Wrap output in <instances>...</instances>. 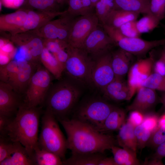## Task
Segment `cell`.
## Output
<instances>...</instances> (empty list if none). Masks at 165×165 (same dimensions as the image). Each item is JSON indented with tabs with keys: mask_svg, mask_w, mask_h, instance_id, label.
Wrapping results in <instances>:
<instances>
[{
	"mask_svg": "<svg viewBox=\"0 0 165 165\" xmlns=\"http://www.w3.org/2000/svg\"><path fill=\"white\" fill-rule=\"evenodd\" d=\"M161 101L163 106L165 108V93L163 94L161 97Z\"/></svg>",
	"mask_w": 165,
	"mask_h": 165,
	"instance_id": "cell-57",
	"label": "cell"
},
{
	"mask_svg": "<svg viewBox=\"0 0 165 165\" xmlns=\"http://www.w3.org/2000/svg\"><path fill=\"white\" fill-rule=\"evenodd\" d=\"M115 107L102 100H91L80 106L74 119L100 132L105 119Z\"/></svg>",
	"mask_w": 165,
	"mask_h": 165,
	"instance_id": "cell-7",
	"label": "cell"
},
{
	"mask_svg": "<svg viewBox=\"0 0 165 165\" xmlns=\"http://www.w3.org/2000/svg\"><path fill=\"white\" fill-rule=\"evenodd\" d=\"M40 108L27 106L23 102L7 127L4 136L13 142H20L33 158L38 146Z\"/></svg>",
	"mask_w": 165,
	"mask_h": 165,
	"instance_id": "cell-2",
	"label": "cell"
},
{
	"mask_svg": "<svg viewBox=\"0 0 165 165\" xmlns=\"http://www.w3.org/2000/svg\"><path fill=\"white\" fill-rule=\"evenodd\" d=\"M112 65L115 78H123L128 73L131 54L119 48L112 52Z\"/></svg>",
	"mask_w": 165,
	"mask_h": 165,
	"instance_id": "cell-20",
	"label": "cell"
},
{
	"mask_svg": "<svg viewBox=\"0 0 165 165\" xmlns=\"http://www.w3.org/2000/svg\"><path fill=\"white\" fill-rule=\"evenodd\" d=\"M103 153L72 154L68 159L63 161V165H99L104 157Z\"/></svg>",
	"mask_w": 165,
	"mask_h": 165,
	"instance_id": "cell-27",
	"label": "cell"
},
{
	"mask_svg": "<svg viewBox=\"0 0 165 165\" xmlns=\"http://www.w3.org/2000/svg\"><path fill=\"white\" fill-rule=\"evenodd\" d=\"M2 2L0 1V11H1L2 9Z\"/></svg>",
	"mask_w": 165,
	"mask_h": 165,
	"instance_id": "cell-59",
	"label": "cell"
},
{
	"mask_svg": "<svg viewBox=\"0 0 165 165\" xmlns=\"http://www.w3.org/2000/svg\"><path fill=\"white\" fill-rule=\"evenodd\" d=\"M99 165H116L113 157L104 156L100 161Z\"/></svg>",
	"mask_w": 165,
	"mask_h": 165,
	"instance_id": "cell-53",
	"label": "cell"
},
{
	"mask_svg": "<svg viewBox=\"0 0 165 165\" xmlns=\"http://www.w3.org/2000/svg\"><path fill=\"white\" fill-rule=\"evenodd\" d=\"M68 54L64 71L72 79L82 84L91 82V72L94 61L82 49L68 45Z\"/></svg>",
	"mask_w": 165,
	"mask_h": 165,
	"instance_id": "cell-5",
	"label": "cell"
},
{
	"mask_svg": "<svg viewBox=\"0 0 165 165\" xmlns=\"http://www.w3.org/2000/svg\"><path fill=\"white\" fill-rule=\"evenodd\" d=\"M57 119L46 110L42 119L41 133L38 139L39 147L64 159L67 147V139L61 130Z\"/></svg>",
	"mask_w": 165,
	"mask_h": 165,
	"instance_id": "cell-4",
	"label": "cell"
},
{
	"mask_svg": "<svg viewBox=\"0 0 165 165\" xmlns=\"http://www.w3.org/2000/svg\"><path fill=\"white\" fill-rule=\"evenodd\" d=\"M51 81L50 72L39 64L24 93L23 103L32 107L42 104L45 101Z\"/></svg>",
	"mask_w": 165,
	"mask_h": 165,
	"instance_id": "cell-6",
	"label": "cell"
},
{
	"mask_svg": "<svg viewBox=\"0 0 165 165\" xmlns=\"http://www.w3.org/2000/svg\"><path fill=\"white\" fill-rule=\"evenodd\" d=\"M67 136V148L72 154L103 153L115 145L116 141L111 134L98 131L75 119L57 120Z\"/></svg>",
	"mask_w": 165,
	"mask_h": 165,
	"instance_id": "cell-1",
	"label": "cell"
},
{
	"mask_svg": "<svg viewBox=\"0 0 165 165\" xmlns=\"http://www.w3.org/2000/svg\"><path fill=\"white\" fill-rule=\"evenodd\" d=\"M15 146L12 153L0 162V165H34V160L25 148L20 142H15Z\"/></svg>",
	"mask_w": 165,
	"mask_h": 165,
	"instance_id": "cell-21",
	"label": "cell"
},
{
	"mask_svg": "<svg viewBox=\"0 0 165 165\" xmlns=\"http://www.w3.org/2000/svg\"><path fill=\"white\" fill-rule=\"evenodd\" d=\"M159 117L157 115L152 112L145 114L142 124L147 129L153 132L158 126Z\"/></svg>",
	"mask_w": 165,
	"mask_h": 165,
	"instance_id": "cell-43",
	"label": "cell"
},
{
	"mask_svg": "<svg viewBox=\"0 0 165 165\" xmlns=\"http://www.w3.org/2000/svg\"><path fill=\"white\" fill-rule=\"evenodd\" d=\"M15 146L13 142L6 137L0 136V162L7 157L12 152Z\"/></svg>",
	"mask_w": 165,
	"mask_h": 165,
	"instance_id": "cell-39",
	"label": "cell"
},
{
	"mask_svg": "<svg viewBox=\"0 0 165 165\" xmlns=\"http://www.w3.org/2000/svg\"><path fill=\"white\" fill-rule=\"evenodd\" d=\"M27 10L28 15L26 22L23 27L17 33L38 29L55 17L60 16L66 11L65 10L64 11L51 12Z\"/></svg>",
	"mask_w": 165,
	"mask_h": 165,
	"instance_id": "cell-17",
	"label": "cell"
},
{
	"mask_svg": "<svg viewBox=\"0 0 165 165\" xmlns=\"http://www.w3.org/2000/svg\"><path fill=\"white\" fill-rule=\"evenodd\" d=\"M139 14L123 10L115 9L109 14L101 25L105 24L119 28L128 22L136 20Z\"/></svg>",
	"mask_w": 165,
	"mask_h": 165,
	"instance_id": "cell-22",
	"label": "cell"
},
{
	"mask_svg": "<svg viewBox=\"0 0 165 165\" xmlns=\"http://www.w3.org/2000/svg\"><path fill=\"white\" fill-rule=\"evenodd\" d=\"M116 165H138L140 163L137 155L123 148L112 146L111 148Z\"/></svg>",
	"mask_w": 165,
	"mask_h": 165,
	"instance_id": "cell-28",
	"label": "cell"
},
{
	"mask_svg": "<svg viewBox=\"0 0 165 165\" xmlns=\"http://www.w3.org/2000/svg\"><path fill=\"white\" fill-rule=\"evenodd\" d=\"M105 31L116 45L118 42L125 36L119 28L111 27L105 24L101 25Z\"/></svg>",
	"mask_w": 165,
	"mask_h": 165,
	"instance_id": "cell-45",
	"label": "cell"
},
{
	"mask_svg": "<svg viewBox=\"0 0 165 165\" xmlns=\"http://www.w3.org/2000/svg\"><path fill=\"white\" fill-rule=\"evenodd\" d=\"M141 86L165 92V78L152 72Z\"/></svg>",
	"mask_w": 165,
	"mask_h": 165,
	"instance_id": "cell-35",
	"label": "cell"
},
{
	"mask_svg": "<svg viewBox=\"0 0 165 165\" xmlns=\"http://www.w3.org/2000/svg\"><path fill=\"white\" fill-rule=\"evenodd\" d=\"M160 59L165 63V46L162 52Z\"/></svg>",
	"mask_w": 165,
	"mask_h": 165,
	"instance_id": "cell-55",
	"label": "cell"
},
{
	"mask_svg": "<svg viewBox=\"0 0 165 165\" xmlns=\"http://www.w3.org/2000/svg\"><path fill=\"white\" fill-rule=\"evenodd\" d=\"M129 87L123 78H115L102 90L104 95L112 99L124 90Z\"/></svg>",
	"mask_w": 165,
	"mask_h": 165,
	"instance_id": "cell-32",
	"label": "cell"
},
{
	"mask_svg": "<svg viewBox=\"0 0 165 165\" xmlns=\"http://www.w3.org/2000/svg\"><path fill=\"white\" fill-rule=\"evenodd\" d=\"M25 0H0L2 6L4 7L12 9L20 8L24 3Z\"/></svg>",
	"mask_w": 165,
	"mask_h": 165,
	"instance_id": "cell-46",
	"label": "cell"
},
{
	"mask_svg": "<svg viewBox=\"0 0 165 165\" xmlns=\"http://www.w3.org/2000/svg\"><path fill=\"white\" fill-rule=\"evenodd\" d=\"M126 115L123 109L115 106L105 119L100 132L118 130L125 122Z\"/></svg>",
	"mask_w": 165,
	"mask_h": 165,
	"instance_id": "cell-23",
	"label": "cell"
},
{
	"mask_svg": "<svg viewBox=\"0 0 165 165\" xmlns=\"http://www.w3.org/2000/svg\"><path fill=\"white\" fill-rule=\"evenodd\" d=\"M59 7L56 0H25L20 8L46 12H54Z\"/></svg>",
	"mask_w": 165,
	"mask_h": 165,
	"instance_id": "cell-30",
	"label": "cell"
},
{
	"mask_svg": "<svg viewBox=\"0 0 165 165\" xmlns=\"http://www.w3.org/2000/svg\"><path fill=\"white\" fill-rule=\"evenodd\" d=\"M158 126L165 128V112L159 117Z\"/></svg>",
	"mask_w": 165,
	"mask_h": 165,
	"instance_id": "cell-54",
	"label": "cell"
},
{
	"mask_svg": "<svg viewBox=\"0 0 165 165\" xmlns=\"http://www.w3.org/2000/svg\"><path fill=\"white\" fill-rule=\"evenodd\" d=\"M28 15L27 9L20 8L14 12L0 16L1 32H9L11 35L16 34L23 27Z\"/></svg>",
	"mask_w": 165,
	"mask_h": 165,
	"instance_id": "cell-18",
	"label": "cell"
},
{
	"mask_svg": "<svg viewBox=\"0 0 165 165\" xmlns=\"http://www.w3.org/2000/svg\"><path fill=\"white\" fill-rule=\"evenodd\" d=\"M144 164L151 165H163L162 160L159 159L154 157L150 159H146Z\"/></svg>",
	"mask_w": 165,
	"mask_h": 165,
	"instance_id": "cell-52",
	"label": "cell"
},
{
	"mask_svg": "<svg viewBox=\"0 0 165 165\" xmlns=\"http://www.w3.org/2000/svg\"><path fill=\"white\" fill-rule=\"evenodd\" d=\"M12 42L22 47L25 53V59L38 65L44 48V38L35 30H29L11 36Z\"/></svg>",
	"mask_w": 165,
	"mask_h": 165,
	"instance_id": "cell-8",
	"label": "cell"
},
{
	"mask_svg": "<svg viewBox=\"0 0 165 165\" xmlns=\"http://www.w3.org/2000/svg\"><path fill=\"white\" fill-rule=\"evenodd\" d=\"M136 20L128 22L119 28L123 35L127 37H138L141 34L138 32L136 27Z\"/></svg>",
	"mask_w": 165,
	"mask_h": 165,
	"instance_id": "cell-42",
	"label": "cell"
},
{
	"mask_svg": "<svg viewBox=\"0 0 165 165\" xmlns=\"http://www.w3.org/2000/svg\"><path fill=\"white\" fill-rule=\"evenodd\" d=\"M76 17L67 13L66 11L60 18L52 20L35 30L44 38H57L68 43L71 28Z\"/></svg>",
	"mask_w": 165,
	"mask_h": 165,
	"instance_id": "cell-10",
	"label": "cell"
},
{
	"mask_svg": "<svg viewBox=\"0 0 165 165\" xmlns=\"http://www.w3.org/2000/svg\"><path fill=\"white\" fill-rule=\"evenodd\" d=\"M160 21L150 14H147L138 21H136L137 29L141 34L148 33L156 28Z\"/></svg>",
	"mask_w": 165,
	"mask_h": 165,
	"instance_id": "cell-31",
	"label": "cell"
},
{
	"mask_svg": "<svg viewBox=\"0 0 165 165\" xmlns=\"http://www.w3.org/2000/svg\"><path fill=\"white\" fill-rule=\"evenodd\" d=\"M9 84L0 82V115L13 118L23 103L21 97Z\"/></svg>",
	"mask_w": 165,
	"mask_h": 165,
	"instance_id": "cell-13",
	"label": "cell"
},
{
	"mask_svg": "<svg viewBox=\"0 0 165 165\" xmlns=\"http://www.w3.org/2000/svg\"><path fill=\"white\" fill-rule=\"evenodd\" d=\"M135 127L126 122L118 130L116 141L122 148L137 155V142L134 130Z\"/></svg>",
	"mask_w": 165,
	"mask_h": 165,
	"instance_id": "cell-19",
	"label": "cell"
},
{
	"mask_svg": "<svg viewBox=\"0 0 165 165\" xmlns=\"http://www.w3.org/2000/svg\"><path fill=\"white\" fill-rule=\"evenodd\" d=\"M134 132L137 140V149L141 151L147 145L152 132L147 129L142 124L135 127Z\"/></svg>",
	"mask_w": 165,
	"mask_h": 165,
	"instance_id": "cell-36",
	"label": "cell"
},
{
	"mask_svg": "<svg viewBox=\"0 0 165 165\" xmlns=\"http://www.w3.org/2000/svg\"><path fill=\"white\" fill-rule=\"evenodd\" d=\"M149 13L160 21L165 18V0H150Z\"/></svg>",
	"mask_w": 165,
	"mask_h": 165,
	"instance_id": "cell-37",
	"label": "cell"
},
{
	"mask_svg": "<svg viewBox=\"0 0 165 165\" xmlns=\"http://www.w3.org/2000/svg\"><path fill=\"white\" fill-rule=\"evenodd\" d=\"M18 69L14 78L9 84L18 94L24 93L38 65L31 63L24 58L16 60Z\"/></svg>",
	"mask_w": 165,
	"mask_h": 165,
	"instance_id": "cell-16",
	"label": "cell"
},
{
	"mask_svg": "<svg viewBox=\"0 0 165 165\" xmlns=\"http://www.w3.org/2000/svg\"><path fill=\"white\" fill-rule=\"evenodd\" d=\"M115 45L114 41L99 24L87 37L82 49L95 59L110 51L112 47Z\"/></svg>",
	"mask_w": 165,
	"mask_h": 165,
	"instance_id": "cell-11",
	"label": "cell"
},
{
	"mask_svg": "<svg viewBox=\"0 0 165 165\" xmlns=\"http://www.w3.org/2000/svg\"><path fill=\"white\" fill-rule=\"evenodd\" d=\"M58 3L60 5H63L67 3L68 0H56Z\"/></svg>",
	"mask_w": 165,
	"mask_h": 165,
	"instance_id": "cell-56",
	"label": "cell"
},
{
	"mask_svg": "<svg viewBox=\"0 0 165 165\" xmlns=\"http://www.w3.org/2000/svg\"><path fill=\"white\" fill-rule=\"evenodd\" d=\"M40 60L44 67L56 79L60 78L64 71V68L54 56L44 47L41 54Z\"/></svg>",
	"mask_w": 165,
	"mask_h": 165,
	"instance_id": "cell-25",
	"label": "cell"
},
{
	"mask_svg": "<svg viewBox=\"0 0 165 165\" xmlns=\"http://www.w3.org/2000/svg\"><path fill=\"white\" fill-rule=\"evenodd\" d=\"M153 72L165 78V63L160 59L155 61Z\"/></svg>",
	"mask_w": 165,
	"mask_h": 165,
	"instance_id": "cell-47",
	"label": "cell"
},
{
	"mask_svg": "<svg viewBox=\"0 0 165 165\" xmlns=\"http://www.w3.org/2000/svg\"><path fill=\"white\" fill-rule=\"evenodd\" d=\"M119 48L136 56H142L156 47L165 45V38L159 40L147 41L138 37H124L116 43Z\"/></svg>",
	"mask_w": 165,
	"mask_h": 165,
	"instance_id": "cell-14",
	"label": "cell"
},
{
	"mask_svg": "<svg viewBox=\"0 0 165 165\" xmlns=\"http://www.w3.org/2000/svg\"><path fill=\"white\" fill-rule=\"evenodd\" d=\"M145 117V114L137 111H130L127 121L135 127L142 123Z\"/></svg>",
	"mask_w": 165,
	"mask_h": 165,
	"instance_id": "cell-44",
	"label": "cell"
},
{
	"mask_svg": "<svg viewBox=\"0 0 165 165\" xmlns=\"http://www.w3.org/2000/svg\"><path fill=\"white\" fill-rule=\"evenodd\" d=\"M153 157L161 160L165 157V141L156 148L155 152Z\"/></svg>",
	"mask_w": 165,
	"mask_h": 165,
	"instance_id": "cell-50",
	"label": "cell"
},
{
	"mask_svg": "<svg viewBox=\"0 0 165 165\" xmlns=\"http://www.w3.org/2000/svg\"><path fill=\"white\" fill-rule=\"evenodd\" d=\"M99 23L95 12L76 17L71 28L68 45L73 47L82 48L87 37Z\"/></svg>",
	"mask_w": 165,
	"mask_h": 165,
	"instance_id": "cell-9",
	"label": "cell"
},
{
	"mask_svg": "<svg viewBox=\"0 0 165 165\" xmlns=\"http://www.w3.org/2000/svg\"><path fill=\"white\" fill-rule=\"evenodd\" d=\"M81 94L79 88L67 81L59 82L49 91L46 97V110L57 120L65 118L78 100Z\"/></svg>",
	"mask_w": 165,
	"mask_h": 165,
	"instance_id": "cell-3",
	"label": "cell"
},
{
	"mask_svg": "<svg viewBox=\"0 0 165 165\" xmlns=\"http://www.w3.org/2000/svg\"><path fill=\"white\" fill-rule=\"evenodd\" d=\"M99 0H90L92 5L95 7V5L96 3L99 1Z\"/></svg>",
	"mask_w": 165,
	"mask_h": 165,
	"instance_id": "cell-58",
	"label": "cell"
},
{
	"mask_svg": "<svg viewBox=\"0 0 165 165\" xmlns=\"http://www.w3.org/2000/svg\"><path fill=\"white\" fill-rule=\"evenodd\" d=\"M150 0H114L116 9L145 14L149 13Z\"/></svg>",
	"mask_w": 165,
	"mask_h": 165,
	"instance_id": "cell-24",
	"label": "cell"
},
{
	"mask_svg": "<svg viewBox=\"0 0 165 165\" xmlns=\"http://www.w3.org/2000/svg\"><path fill=\"white\" fill-rule=\"evenodd\" d=\"M155 62L152 54L148 58L144 59V62L138 77V82L139 88L153 72V67Z\"/></svg>",
	"mask_w": 165,
	"mask_h": 165,
	"instance_id": "cell-38",
	"label": "cell"
},
{
	"mask_svg": "<svg viewBox=\"0 0 165 165\" xmlns=\"http://www.w3.org/2000/svg\"><path fill=\"white\" fill-rule=\"evenodd\" d=\"M157 100L155 90L141 86L137 90V94L132 103L127 106V110H137L145 114L152 112Z\"/></svg>",
	"mask_w": 165,
	"mask_h": 165,
	"instance_id": "cell-15",
	"label": "cell"
},
{
	"mask_svg": "<svg viewBox=\"0 0 165 165\" xmlns=\"http://www.w3.org/2000/svg\"><path fill=\"white\" fill-rule=\"evenodd\" d=\"M68 7L66 10L70 15L77 17L95 12V8L90 0H68Z\"/></svg>",
	"mask_w": 165,
	"mask_h": 165,
	"instance_id": "cell-26",
	"label": "cell"
},
{
	"mask_svg": "<svg viewBox=\"0 0 165 165\" xmlns=\"http://www.w3.org/2000/svg\"><path fill=\"white\" fill-rule=\"evenodd\" d=\"M116 9L114 0H99L95 6V12L102 24L109 14Z\"/></svg>",
	"mask_w": 165,
	"mask_h": 165,
	"instance_id": "cell-33",
	"label": "cell"
},
{
	"mask_svg": "<svg viewBox=\"0 0 165 165\" xmlns=\"http://www.w3.org/2000/svg\"><path fill=\"white\" fill-rule=\"evenodd\" d=\"M112 52L100 56L94 61L91 82L102 90L115 78L112 65Z\"/></svg>",
	"mask_w": 165,
	"mask_h": 165,
	"instance_id": "cell-12",
	"label": "cell"
},
{
	"mask_svg": "<svg viewBox=\"0 0 165 165\" xmlns=\"http://www.w3.org/2000/svg\"><path fill=\"white\" fill-rule=\"evenodd\" d=\"M44 47L52 54L57 52L61 49H66L68 43L58 39L44 38Z\"/></svg>",
	"mask_w": 165,
	"mask_h": 165,
	"instance_id": "cell-41",
	"label": "cell"
},
{
	"mask_svg": "<svg viewBox=\"0 0 165 165\" xmlns=\"http://www.w3.org/2000/svg\"><path fill=\"white\" fill-rule=\"evenodd\" d=\"M18 67L16 60L11 61L5 64L1 65L0 81L9 84L15 75Z\"/></svg>",
	"mask_w": 165,
	"mask_h": 165,
	"instance_id": "cell-34",
	"label": "cell"
},
{
	"mask_svg": "<svg viewBox=\"0 0 165 165\" xmlns=\"http://www.w3.org/2000/svg\"><path fill=\"white\" fill-rule=\"evenodd\" d=\"M53 54L64 69L65 64L68 57V54L66 49H61Z\"/></svg>",
	"mask_w": 165,
	"mask_h": 165,
	"instance_id": "cell-48",
	"label": "cell"
},
{
	"mask_svg": "<svg viewBox=\"0 0 165 165\" xmlns=\"http://www.w3.org/2000/svg\"><path fill=\"white\" fill-rule=\"evenodd\" d=\"M13 118L0 115V136H5L6 129Z\"/></svg>",
	"mask_w": 165,
	"mask_h": 165,
	"instance_id": "cell-49",
	"label": "cell"
},
{
	"mask_svg": "<svg viewBox=\"0 0 165 165\" xmlns=\"http://www.w3.org/2000/svg\"><path fill=\"white\" fill-rule=\"evenodd\" d=\"M165 141V128L158 126L152 134L147 145L156 148Z\"/></svg>",
	"mask_w": 165,
	"mask_h": 165,
	"instance_id": "cell-40",
	"label": "cell"
},
{
	"mask_svg": "<svg viewBox=\"0 0 165 165\" xmlns=\"http://www.w3.org/2000/svg\"><path fill=\"white\" fill-rule=\"evenodd\" d=\"M34 159L35 165H63V161L58 156L40 148L38 145L35 150Z\"/></svg>",
	"mask_w": 165,
	"mask_h": 165,
	"instance_id": "cell-29",
	"label": "cell"
},
{
	"mask_svg": "<svg viewBox=\"0 0 165 165\" xmlns=\"http://www.w3.org/2000/svg\"><path fill=\"white\" fill-rule=\"evenodd\" d=\"M14 47L13 44L11 42L6 41L4 45L0 47V53L5 54L11 53L13 51Z\"/></svg>",
	"mask_w": 165,
	"mask_h": 165,
	"instance_id": "cell-51",
	"label": "cell"
}]
</instances>
